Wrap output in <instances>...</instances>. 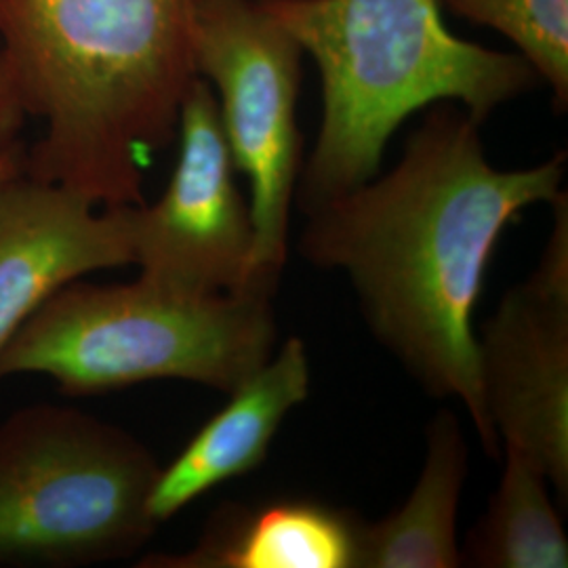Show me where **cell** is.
<instances>
[{
	"label": "cell",
	"instance_id": "1",
	"mask_svg": "<svg viewBox=\"0 0 568 568\" xmlns=\"http://www.w3.org/2000/svg\"><path fill=\"white\" fill-rule=\"evenodd\" d=\"M567 154L528 169L488 163L480 124L459 103H434L386 175L304 211L300 253L352 284L377 342L436 398L466 408L488 457V419L474 310L501 234L562 192Z\"/></svg>",
	"mask_w": 568,
	"mask_h": 568
},
{
	"label": "cell",
	"instance_id": "7",
	"mask_svg": "<svg viewBox=\"0 0 568 568\" xmlns=\"http://www.w3.org/2000/svg\"><path fill=\"white\" fill-rule=\"evenodd\" d=\"M175 140L178 163L163 196L131 206L140 276L192 295L265 293L253 281L251 204L236 182L215 93L201 77L183 100Z\"/></svg>",
	"mask_w": 568,
	"mask_h": 568
},
{
	"label": "cell",
	"instance_id": "2",
	"mask_svg": "<svg viewBox=\"0 0 568 568\" xmlns=\"http://www.w3.org/2000/svg\"><path fill=\"white\" fill-rule=\"evenodd\" d=\"M199 0H0V60L41 138L23 173L102 209L143 204L199 79Z\"/></svg>",
	"mask_w": 568,
	"mask_h": 568
},
{
	"label": "cell",
	"instance_id": "9",
	"mask_svg": "<svg viewBox=\"0 0 568 568\" xmlns=\"http://www.w3.org/2000/svg\"><path fill=\"white\" fill-rule=\"evenodd\" d=\"M131 264V206L102 209L21 169L0 183V349L63 284Z\"/></svg>",
	"mask_w": 568,
	"mask_h": 568
},
{
	"label": "cell",
	"instance_id": "3",
	"mask_svg": "<svg viewBox=\"0 0 568 568\" xmlns=\"http://www.w3.org/2000/svg\"><path fill=\"white\" fill-rule=\"evenodd\" d=\"M321 74L323 119L302 164L304 213L379 173L389 138L417 110L459 103L483 124L539 77L520 53L448 32L438 0H260Z\"/></svg>",
	"mask_w": 568,
	"mask_h": 568
},
{
	"label": "cell",
	"instance_id": "13",
	"mask_svg": "<svg viewBox=\"0 0 568 568\" xmlns=\"http://www.w3.org/2000/svg\"><path fill=\"white\" fill-rule=\"evenodd\" d=\"M506 450L499 487L469 530L462 565L478 568H567L568 539L549 499L546 476Z\"/></svg>",
	"mask_w": 568,
	"mask_h": 568
},
{
	"label": "cell",
	"instance_id": "10",
	"mask_svg": "<svg viewBox=\"0 0 568 568\" xmlns=\"http://www.w3.org/2000/svg\"><path fill=\"white\" fill-rule=\"evenodd\" d=\"M312 368L300 337L286 339L260 371L236 387L171 466L161 467L150 516L161 527L211 488L241 478L265 462L284 417L310 396Z\"/></svg>",
	"mask_w": 568,
	"mask_h": 568
},
{
	"label": "cell",
	"instance_id": "16",
	"mask_svg": "<svg viewBox=\"0 0 568 568\" xmlns=\"http://www.w3.org/2000/svg\"><path fill=\"white\" fill-rule=\"evenodd\" d=\"M21 169H23V152L7 156V159H0V183L7 182L11 175H16Z\"/></svg>",
	"mask_w": 568,
	"mask_h": 568
},
{
	"label": "cell",
	"instance_id": "15",
	"mask_svg": "<svg viewBox=\"0 0 568 568\" xmlns=\"http://www.w3.org/2000/svg\"><path fill=\"white\" fill-rule=\"evenodd\" d=\"M23 124L26 114L4 70V63L0 60V159L21 154L20 138Z\"/></svg>",
	"mask_w": 568,
	"mask_h": 568
},
{
	"label": "cell",
	"instance_id": "11",
	"mask_svg": "<svg viewBox=\"0 0 568 568\" xmlns=\"http://www.w3.org/2000/svg\"><path fill=\"white\" fill-rule=\"evenodd\" d=\"M363 523L312 499L264 506L225 504L209 518L196 546L148 554L142 568H358Z\"/></svg>",
	"mask_w": 568,
	"mask_h": 568
},
{
	"label": "cell",
	"instance_id": "12",
	"mask_svg": "<svg viewBox=\"0 0 568 568\" xmlns=\"http://www.w3.org/2000/svg\"><path fill=\"white\" fill-rule=\"evenodd\" d=\"M467 478V443L455 413L427 426L419 480L403 508L361 530L358 568L462 567L457 514Z\"/></svg>",
	"mask_w": 568,
	"mask_h": 568
},
{
	"label": "cell",
	"instance_id": "14",
	"mask_svg": "<svg viewBox=\"0 0 568 568\" xmlns=\"http://www.w3.org/2000/svg\"><path fill=\"white\" fill-rule=\"evenodd\" d=\"M455 16L488 26L514 42L558 110L568 105V0H438Z\"/></svg>",
	"mask_w": 568,
	"mask_h": 568
},
{
	"label": "cell",
	"instance_id": "8",
	"mask_svg": "<svg viewBox=\"0 0 568 568\" xmlns=\"http://www.w3.org/2000/svg\"><path fill=\"white\" fill-rule=\"evenodd\" d=\"M554 230L535 272L508 288L483 326L478 371L501 450L568 493V201L551 203Z\"/></svg>",
	"mask_w": 568,
	"mask_h": 568
},
{
	"label": "cell",
	"instance_id": "5",
	"mask_svg": "<svg viewBox=\"0 0 568 568\" xmlns=\"http://www.w3.org/2000/svg\"><path fill=\"white\" fill-rule=\"evenodd\" d=\"M156 457L122 427L68 406L0 424V565L87 567L135 556L159 525Z\"/></svg>",
	"mask_w": 568,
	"mask_h": 568
},
{
	"label": "cell",
	"instance_id": "4",
	"mask_svg": "<svg viewBox=\"0 0 568 568\" xmlns=\"http://www.w3.org/2000/svg\"><path fill=\"white\" fill-rule=\"evenodd\" d=\"M274 295H192L145 278L63 284L0 349V379L47 375L87 396L154 379L232 394L278 345Z\"/></svg>",
	"mask_w": 568,
	"mask_h": 568
},
{
	"label": "cell",
	"instance_id": "6",
	"mask_svg": "<svg viewBox=\"0 0 568 568\" xmlns=\"http://www.w3.org/2000/svg\"><path fill=\"white\" fill-rule=\"evenodd\" d=\"M304 49L260 0H199L196 65L220 105L234 163L251 185L253 281L276 295L302 173L297 100Z\"/></svg>",
	"mask_w": 568,
	"mask_h": 568
}]
</instances>
